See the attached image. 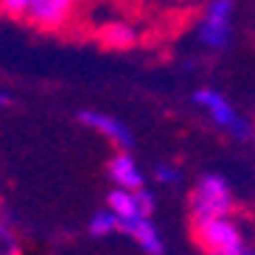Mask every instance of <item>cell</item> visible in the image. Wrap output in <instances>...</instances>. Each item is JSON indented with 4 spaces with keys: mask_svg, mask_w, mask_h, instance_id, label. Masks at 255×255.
<instances>
[{
    "mask_svg": "<svg viewBox=\"0 0 255 255\" xmlns=\"http://www.w3.org/2000/svg\"><path fill=\"white\" fill-rule=\"evenodd\" d=\"M219 255H255V247L244 241L241 247H236V250H227V253H219Z\"/></svg>",
    "mask_w": 255,
    "mask_h": 255,
    "instance_id": "cell-14",
    "label": "cell"
},
{
    "mask_svg": "<svg viewBox=\"0 0 255 255\" xmlns=\"http://www.w3.org/2000/svg\"><path fill=\"white\" fill-rule=\"evenodd\" d=\"M79 121H82L84 127H90L93 132H98L101 137H107L110 143H115L118 149H129L132 146V132H129V127L124 121H118L115 115L84 110V113H79Z\"/></svg>",
    "mask_w": 255,
    "mask_h": 255,
    "instance_id": "cell-6",
    "label": "cell"
},
{
    "mask_svg": "<svg viewBox=\"0 0 255 255\" xmlns=\"http://www.w3.org/2000/svg\"><path fill=\"white\" fill-rule=\"evenodd\" d=\"M233 210V188L222 174H205L191 194V216H230Z\"/></svg>",
    "mask_w": 255,
    "mask_h": 255,
    "instance_id": "cell-1",
    "label": "cell"
},
{
    "mask_svg": "<svg viewBox=\"0 0 255 255\" xmlns=\"http://www.w3.org/2000/svg\"><path fill=\"white\" fill-rule=\"evenodd\" d=\"M76 8L79 0H25L20 20L42 31H59L73 20Z\"/></svg>",
    "mask_w": 255,
    "mask_h": 255,
    "instance_id": "cell-5",
    "label": "cell"
},
{
    "mask_svg": "<svg viewBox=\"0 0 255 255\" xmlns=\"http://www.w3.org/2000/svg\"><path fill=\"white\" fill-rule=\"evenodd\" d=\"M87 230H90V236H96V239H107V236H113V233H121V219L110 205H104L101 210L93 213Z\"/></svg>",
    "mask_w": 255,
    "mask_h": 255,
    "instance_id": "cell-10",
    "label": "cell"
},
{
    "mask_svg": "<svg viewBox=\"0 0 255 255\" xmlns=\"http://www.w3.org/2000/svg\"><path fill=\"white\" fill-rule=\"evenodd\" d=\"M121 233H127L129 239L135 241V244H137V247H140L146 255H163V250H165L163 236H160V230L154 227L151 216H137V219H132V222H127V225L121 227Z\"/></svg>",
    "mask_w": 255,
    "mask_h": 255,
    "instance_id": "cell-8",
    "label": "cell"
},
{
    "mask_svg": "<svg viewBox=\"0 0 255 255\" xmlns=\"http://www.w3.org/2000/svg\"><path fill=\"white\" fill-rule=\"evenodd\" d=\"M253 135H255V129H253Z\"/></svg>",
    "mask_w": 255,
    "mask_h": 255,
    "instance_id": "cell-16",
    "label": "cell"
},
{
    "mask_svg": "<svg viewBox=\"0 0 255 255\" xmlns=\"http://www.w3.org/2000/svg\"><path fill=\"white\" fill-rule=\"evenodd\" d=\"M107 174L110 180L118 188H129V191H137V188H146V177H143L140 165L135 163V157L129 154V149H121L110 165H107Z\"/></svg>",
    "mask_w": 255,
    "mask_h": 255,
    "instance_id": "cell-7",
    "label": "cell"
},
{
    "mask_svg": "<svg viewBox=\"0 0 255 255\" xmlns=\"http://www.w3.org/2000/svg\"><path fill=\"white\" fill-rule=\"evenodd\" d=\"M6 104H8V96H6L3 90H0V107H6Z\"/></svg>",
    "mask_w": 255,
    "mask_h": 255,
    "instance_id": "cell-15",
    "label": "cell"
},
{
    "mask_svg": "<svg viewBox=\"0 0 255 255\" xmlns=\"http://www.w3.org/2000/svg\"><path fill=\"white\" fill-rule=\"evenodd\" d=\"M98 39L113 51H127L137 42V31L127 20H107V23L98 25Z\"/></svg>",
    "mask_w": 255,
    "mask_h": 255,
    "instance_id": "cell-9",
    "label": "cell"
},
{
    "mask_svg": "<svg viewBox=\"0 0 255 255\" xmlns=\"http://www.w3.org/2000/svg\"><path fill=\"white\" fill-rule=\"evenodd\" d=\"M23 8H25V0H0V11H6L8 17H23Z\"/></svg>",
    "mask_w": 255,
    "mask_h": 255,
    "instance_id": "cell-13",
    "label": "cell"
},
{
    "mask_svg": "<svg viewBox=\"0 0 255 255\" xmlns=\"http://www.w3.org/2000/svg\"><path fill=\"white\" fill-rule=\"evenodd\" d=\"M194 239L208 255H219L244 244V233L230 216L194 219Z\"/></svg>",
    "mask_w": 255,
    "mask_h": 255,
    "instance_id": "cell-2",
    "label": "cell"
},
{
    "mask_svg": "<svg viewBox=\"0 0 255 255\" xmlns=\"http://www.w3.org/2000/svg\"><path fill=\"white\" fill-rule=\"evenodd\" d=\"M194 104L208 115L219 129H225L227 135H233L236 140H247L250 137V124L239 115V110L227 101L219 90H210V87H202V90L194 93Z\"/></svg>",
    "mask_w": 255,
    "mask_h": 255,
    "instance_id": "cell-3",
    "label": "cell"
},
{
    "mask_svg": "<svg viewBox=\"0 0 255 255\" xmlns=\"http://www.w3.org/2000/svg\"><path fill=\"white\" fill-rule=\"evenodd\" d=\"M182 180V171L174 163H157L154 165V182L160 185H177Z\"/></svg>",
    "mask_w": 255,
    "mask_h": 255,
    "instance_id": "cell-12",
    "label": "cell"
},
{
    "mask_svg": "<svg viewBox=\"0 0 255 255\" xmlns=\"http://www.w3.org/2000/svg\"><path fill=\"white\" fill-rule=\"evenodd\" d=\"M0 255H23V244H20V236L11 227L8 219L0 216Z\"/></svg>",
    "mask_w": 255,
    "mask_h": 255,
    "instance_id": "cell-11",
    "label": "cell"
},
{
    "mask_svg": "<svg viewBox=\"0 0 255 255\" xmlns=\"http://www.w3.org/2000/svg\"><path fill=\"white\" fill-rule=\"evenodd\" d=\"M233 34V0H210L199 17L196 37L210 51H225Z\"/></svg>",
    "mask_w": 255,
    "mask_h": 255,
    "instance_id": "cell-4",
    "label": "cell"
}]
</instances>
